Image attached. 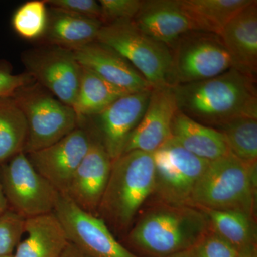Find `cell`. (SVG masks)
Masks as SVG:
<instances>
[{
    "instance_id": "52a82bcc",
    "label": "cell",
    "mask_w": 257,
    "mask_h": 257,
    "mask_svg": "<svg viewBox=\"0 0 257 257\" xmlns=\"http://www.w3.org/2000/svg\"><path fill=\"white\" fill-rule=\"evenodd\" d=\"M170 48L172 57L170 87L213 78L233 68L229 52L221 37L215 34L189 32Z\"/></svg>"
},
{
    "instance_id": "7402d4cb",
    "label": "cell",
    "mask_w": 257,
    "mask_h": 257,
    "mask_svg": "<svg viewBox=\"0 0 257 257\" xmlns=\"http://www.w3.org/2000/svg\"><path fill=\"white\" fill-rule=\"evenodd\" d=\"M127 94H130L82 67L78 93L72 108L80 121L84 118L99 114L115 101Z\"/></svg>"
},
{
    "instance_id": "8fae6325",
    "label": "cell",
    "mask_w": 257,
    "mask_h": 257,
    "mask_svg": "<svg viewBox=\"0 0 257 257\" xmlns=\"http://www.w3.org/2000/svg\"><path fill=\"white\" fill-rule=\"evenodd\" d=\"M28 74L37 84L67 105L73 106L78 93L82 67L72 51L53 45L24 55Z\"/></svg>"
},
{
    "instance_id": "f1b7e54d",
    "label": "cell",
    "mask_w": 257,
    "mask_h": 257,
    "mask_svg": "<svg viewBox=\"0 0 257 257\" xmlns=\"http://www.w3.org/2000/svg\"><path fill=\"white\" fill-rule=\"evenodd\" d=\"M103 25L121 21H133L143 5L141 0H100Z\"/></svg>"
},
{
    "instance_id": "d4e9b609",
    "label": "cell",
    "mask_w": 257,
    "mask_h": 257,
    "mask_svg": "<svg viewBox=\"0 0 257 257\" xmlns=\"http://www.w3.org/2000/svg\"><path fill=\"white\" fill-rule=\"evenodd\" d=\"M28 123L13 96L0 98V165L23 152Z\"/></svg>"
},
{
    "instance_id": "4dcf8cb0",
    "label": "cell",
    "mask_w": 257,
    "mask_h": 257,
    "mask_svg": "<svg viewBox=\"0 0 257 257\" xmlns=\"http://www.w3.org/2000/svg\"><path fill=\"white\" fill-rule=\"evenodd\" d=\"M51 9L66 14L101 21V9L94 0H45Z\"/></svg>"
},
{
    "instance_id": "1f68e13d",
    "label": "cell",
    "mask_w": 257,
    "mask_h": 257,
    "mask_svg": "<svg viewBox=\"0 0 257 257\" xmlns=\"http://www.w3.org/2000/svg\"><path fill=\"white\" fill-rule=\"evenodd\" d=\"M34 82L28 73L13 74L6 67H0V98L13 96L19 89Z\"/></svg>"
},
{
    "instance_id": "8992f818",
    "label": "cell",
    "mask_w": 257,
    "mask_h": 257,
    "mask_svg": "<svg viewBox=\"0 0 257 257\" xmlns=\"http://www.w3.org/2000/svg\"><path fill=\"white\" fill-rule=\"evenodd\" d=\"M13 97L28 123L25 154L53 145L78 126L79 121L73 108L64 104L37 83L21 88Z\"/></svg>"
},
{
    "instance_id": "cb8c5ba5",
    "label": "cell",
    "mask_w": 257,
    "mask_h": 257,
    "mask_svg": "<svg viewBox=\"0 0 257 257\" xmlns=\"http://www.w3.org/2000/svg\"><path fill=\"white\" fill-rule=\"evenodd\" d=\"M201 210L207 215L211 230L231 243L239 252L256 247L254 217L240 211Z\"/></svg>"
},
{
    "instance_id": "83f0119b",
    "label": "cell",
    "mask_w": 257,
    "mask_h": 257,
    "mask_svg": "<svg viewBox=\"0 0 257 257\" xmlns=\"http://www.w3.org/2000/svg\"><path fill=\"white\" fill-rule=\"evenodd\" d=\"M25 220L9 209L0 214V256L13 254L23 237Z\"/></svg>"
},
{
    "instance_id": "9c48e42d",
    "label": "cell",
    "mask_w": 257,
    "mask_h": 257,
    "mask_svg": "<svg viewBox=\"0 0 257 257\" xmlns=\"http://www.w3.org/2000/svg\"><path fill=\"white\" fill-rule=\"evenodd\" d=\"M0 182L9 209L24 219L53 212L59 192L24 152L0 165Z\"/></svg>"
},
{
    "instance_id": "f546056e",
    "label": "cell",
    "mask_w": 257,
    "mask_h": 257,
    "mask_svg": "<svg viewBox=\"0 0 257 257\" xmlns=\"http://www.w3.org/2000/svg\"><path fill=\"white\" fill-rule=\"evenodd\" d=\"M194 257H238L239 251L211 230L191 248Z\"/></svg>"
},
{
    "instance_id": "d6986e66",
    "label": "cell",
    "mask_w": 257,
    "mask_h": 257,
    "mask_svg": "<svg viewBox=\"0 0 257 257\" xmlns=\"http://www.w3.org/2000/svg\"><path fill=\"white\" fill-rule=\"evenodd\" d=\"M23 234L13 257H61L69 243L54 212L25 219Z\"/></svg>"
},
{
    "instance_id": "e0dca14e",
    "label": "cell",
    "mask_w": 257,
    "mask_h": 257,
    "mask_svg": "<svg viewBox=\"0 0 257 257\" xmlns=\"http://www.w3.org/2000/svg\"><path fill=\"white\" fill-rule=\"evenodd\" d=\"M133 22L147 36L169 47L182 35L197 31L179 0L143 1Z\"/></svg>"
},
{
    "instance_id": "2e32d148",
    "label": "cell",
    "mask_w": 257,
    "mask_h": 257,
    "mask_svg": "<svg viewBox=\"0 0 257 257\" xmlns=\"http://www.w3.org/2000/svg\"><path fill=\"white\" fill-rule=\"evenodd\" d=\"M72 52L82 67L128 94L154 89L130 62L112 49L99 42L88 44Z\"/></svg>"
},
{
    "instance_id": "5bb4252c",
    "label": "cell",
    "mask_w": 257,
    "mask_h": 257,
    "mask_svg": "<svg viewBox=\"0 0 257 257\" xmlns=\"http://www.w3.org/2000/svg\"><path fill=\"white\" fill-rule=\"evenodd\" d=\"M111 165L112 161L100 139L92 135L89 150L74 172L65 194L83 211L97 216Z\"/></svg>"
},
{
    "instance_id": "44dd1931",
    "label": "cell",
    "mask_w": 257,
    "mask_h": 257,
    "mask_svg": "<svg viewBox=\"0 0 257 257\" xmlns=\"http://www.w3.org/2000/svg\"><path fill=\"white\" fill-rule=\"evenodd\" d=\"M52 11L45 33L54 45L73 51L96 41L101 21Z\"/></svg>"
},
{
    "instance_id": "277c9868",
    "label": "cell",
    "mask_w": 257,
    "mask_h": 257,
    "mask_svg": "<svg viewBox=\"0 0 257 257\" xmlns=\"http://www.w3.org/2000/svg\"><path fill=\"white\" fill-rule=\"evenodd\" d=\"M256 175V163H246L231 153L211 161L194 187L191 206L254 217Z\"/></svg>"
},
{
    "instance_id": "603a6c76",
    "label": "cell",
    "mask_w": 257,
    "mask_h": 257,
    "mask_svg": "<svg viewBox=\"0 0 257 257\" xmlns=\"http://www.w3.org/2000/svg\"><path fill=\"white\" fill-rule=\"evenodd\" d=\"M197 31L220 35L224 27L253 0H179Z\"/></svg>"
},
{
    "instance_id": "8d00e7d4",
    "label": "cell",
    "mask_w": 257,
    "mask_h": 257,
    "mask_svg": "<svg viewBox=\"0 0 257 257\" xmlns=\"http://www.w3.org/2000/svg\"><path fill=\"white\" fill-rule=\"evenodd\" d=\"M0 257H13V255H8V256H2Z\"/></svg>"
},
{
    "instance_id": "ba28073f",
    "label": "cell",
    "mask_w": 257,
    "mask_h": 257,
    "mask_svg": "<svg viewBox=\"0 0 257 257\" xmlns=\"http://www.w3.org/2000/svg\"><path fill=\"white\" fill-rule=\"evenodd\" d=\"M152 155L155 166L153 194H156L159 202L191 206L193 191L209 161L187 151L173 138Z\"/></svg>"
},
{
    "instance_id": "d590c367",
    "label": "cell",
    "mask_w": 257,
    "mask_h": 257,
    "mask_svg": "<svg viewBox=\"0 0 257 257\" xmlns=\"http://www.w3.org/2000/svg\"><path fill=\"white\" fill-rule=\"evenodd\" d=\"M168 257H194L193 255L192 250L189 249L187 251H182V252H179L175 253V254L171 255Z\"/></svg>"
},
{
    "instance_id": "7c38bea8",
    "label": "cell",
    "mask_w": 257,
    "mask_h": 257,
    "mask_svg": "<svg viewBox=\"0 0 257 257\" xmlns=\"http://www.w3.org/2000/svg\"><path fill=\"white\" fill-rule=\"evenodd\" d=\"M91 139L92 134L78 126L53 145L26 155L35 170L57 192L65 194Z\"/></svg>"
},
{
    "instance_id": "6da1fadb",
    "label": "cell",
    "mask_w": 257,
    "mask_h": 257,
    "mask_svg": "<svg viewBox=\"0 0 257 257\" xmlns=\"http://www.w3.org/2000/svg\"><path fill=\"white\" fill-rule=\"evenodd\" d=\"M172 89L178 110L211 127L241 116L257 118L256 78L237 69Z\"/></svg>"
},
{
    "instance_id": "4fadbf2b",
    "label": "cell",
    "mask_w": 257,
    "mask_h": 257,
    "mask_svg": "<svg viewBox=\"0 0 257 257\" xmlns=\"http://www.w3.org/2000/svg\"><path fill=\"white\" fill-rule=\"evenodd\" d=\"M152 91L122 96L94 116L99 138L112 162L124 153L128 138L146 111Z\"/></svg>"
},
{
    "instance_id": "484cf974",
    "label": "cell",
    "mask_w": 257,
    "mask_h": 257,
    "mask_svg": "<svg viewBox=\"0 0 257 257\" xmlns=\"http://www.w3.org/2000/svg\"><path fill=\"white\" fill-rule=\"evenodd\" d=\"M218 130L224 135L231 154L246 163H256L257 118H236Z\"/></svg>"
},
{
    "instance_id": "ffe728a7",
    "label": "cell",
    "mask_w": 257,
    "mask_h": 257,
    "mask_svg": "<svg viewBox=\"0 0 257 257\" xmlns=\"http://www.w3.org/2000/svg\"><path fill=\"white\" fill-rule=\"evenodd\" d=\"M172 135L187 151L209 162L231 153L221 132L197 122L179 110L172 120Z\"/></svg>"
},
{
    "instance_id": "30bf717a",
    "label": "cell",
    "mask_w": 257,
    "mask_h": 257,
    "mask_svg": "<svg viewBox=\"0 0 257 257\" xmlns=\"http://www.w3.org/2000/svg\"><path fill=\"white\" fill-rule=\"evenodd\" d=\"M54 213L69 241L89 257H140L120 243L100 217L83 211L59 193Z\"/></svg>"
},
{
    "instance_id": "ac0fdd59",
    "label": "cell",
    "mask_w": 257,
    "mask_h": 257,
    "mask_svg": "<svg viewBox=\"0 0 257 257\" xmlns=\"http://www.w3.org/2000/svg\"><path fill=\"white\" fill-rule=\"evenodd\" d=\"M219 37L229 52L233 68L256 78L257 1L253 0L230 20Z\"/></svg>"
},
{
    "instance_id": "4316f807",
    "label": "cell",
    "mask_w": 257,
    "mask_h": 257,
    "mask_svg": "<svg viewBox=\"0 0 257 257\" xmlns=\"http://www.w3.org/2000/svg\"><path fill=\"white\" fill-rule=\"evenodd\" d=\"M48 23L46 3L42 0L28 2L15 12L13 28L25 39H36L45 33Z\"/></svg>"
},
{
    "instance_id": "3957f363",
    "label": "cell",
    "mask_w": 257,
    "mask_h": 257,
    "mask_svg": "<svg viewBox=\"0 0 257 257\" xmlns=\"http://www.w3.org/2000/svg\"><path fill=\"white\" fill-rule=\"evenodd\" d=\"M155 187L152 153L134 150L123 154L112 162L97 216L118 232L128 231Z\"/></svg>"
},
{
    "instance_id": "9a60e30c",
    "label": "cell",
    "mask_w": 257,
    "mask_h": 257,
    "mask_svg": "<svg viewBox=\"0 0 257 257\" xmlns=\"http://www.w3.org/2000/svg\"><path fill=\"white\" fill-rule=\"evenodd\" d=\"M178 110L172 87L152 89L143 119L125 145L124 153L140 150L153 153L172 138V123Z\"/></svg>"
},
{
    "instance_id": "836d02e7",
    "label": "cell",
    "mask_w": 257,
    "mask_h": 257,
    "mask_svg": "<svg viewBox=\"0 0 257 257\" xmlns=\"http://www.w3.org/2000/svg\"><path fill=\"white\" fill-rule=\"evenodd\" d=\"M8 209H9V207H8V202H7L6 199H5L1 182H0V214L4 213Z\"/></svg>"
},
{
    "instance_id": "e575fe53",
    "label": "cell",
    "mask_w": 257,
    "mask_h": 257,
    "mask_svg": "<svg viewBox=\"0 0 257 257\" xmlns=\"http://www.w3.org/2000/svg\"><path fill=\"white\" fill-rule=\"evenodd\" d=\"M238 257H257L256 247L248 248V249L240 251Z\"/></svg>"
},
{
    "instance_id": "d6a6232c",
    "label": "cell",
    "mask_w": 257,
    "mask_h": 257,
    "mask_svg": "<svg viewBox=\"0 0 257 257\" xmlns=\"http://www.w3.org/2000/svg\"><path fill=\"white\" fill-rule=\"evenodd\" d=\"M61 257H89L87 255L84 254L80 250L74 246L70 242L67 245V248H65L63 253Z\"/></svg>"
},
{
    "instance_id": "7a4b0ae2",
    "label": "cell",
    "mask_w": 257,
    "mask_h": 257,
    "mask_svg": "<svg viewBox=\"0 0 257 257\" xmlns=\"http://www.w3.org/2000/svg\"><path fill=\"white\" fill-rule=\"evenodd\" d=\"M211 230L201 209L158 202L132 228L128 241L151 256L168 257L191 249Z\"/></svg>"
},
{
    "instance_id": "5b68a950",
    "label": "cell",
    "mask_w": 257,
    "mask_h": 257,
    "mask_svg": "<svg viewBox=\"0 0 257 257\" xmlns=\"http://www.w3.org/2000/svg\"><path fill=\"white\" fill-rule=\"evenodd\" d=\"M96 41L130 62L154 89L170 86L172 64L170 47L147 36L133 21L102 25Z\"/></svg>"
}]
</instances>
